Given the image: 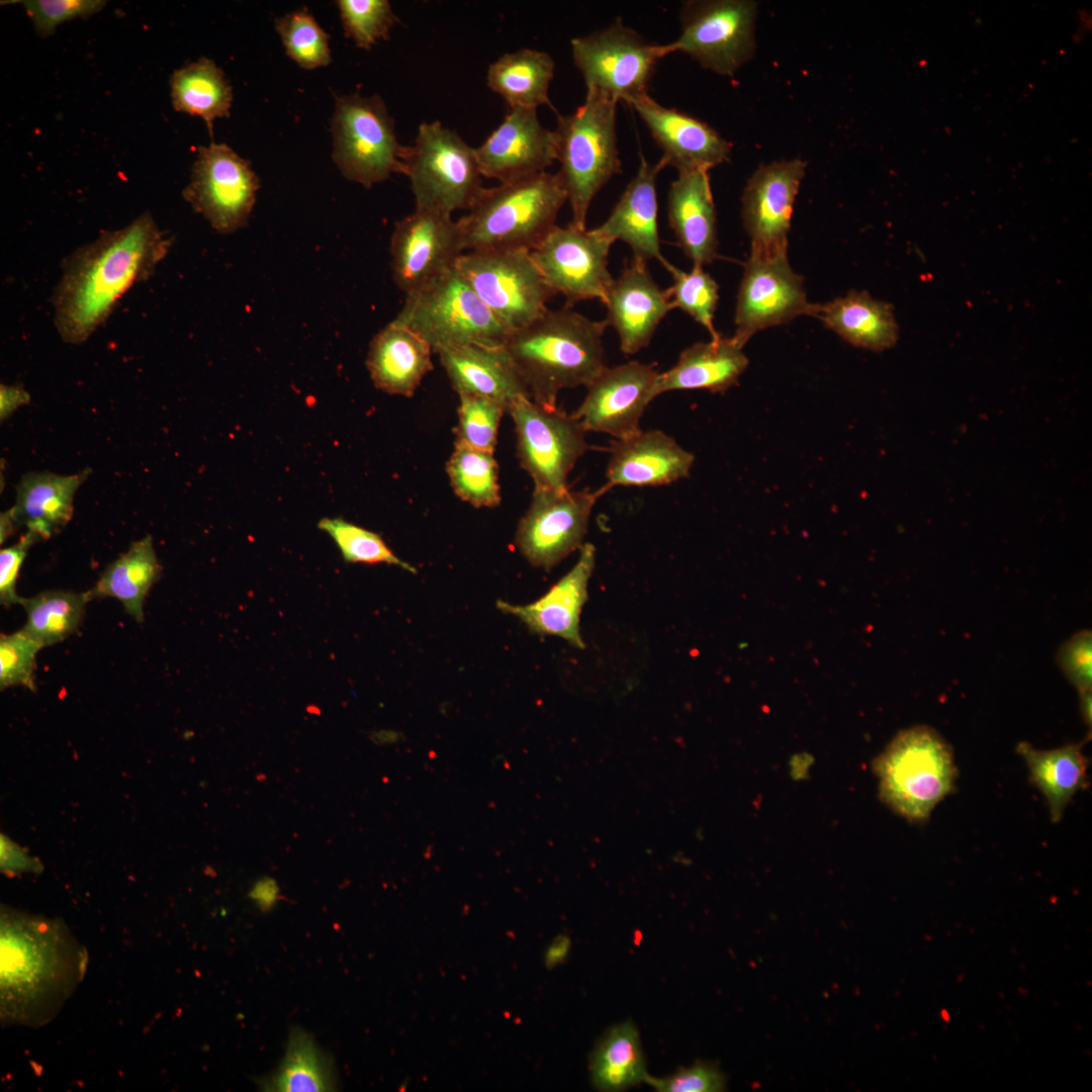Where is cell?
<instances>
[{"label":"cell","mask_w":1092,"mask_h":1092,"mask_svg":"<svg viewBox=\"0 0 1092 1092\" xmlns=\"http://www.w3.org/2000/svg\"><path fill=\"white\" fill-rule=\"evenodd\" d=\"M171 243L147 211L73 252L53 293L54 323L62 340L73 345L87 341L119 298L150 278Z\"/></svg>","instance_id":"1"},{"label":"cell","mask_w":1092,"mask_h":1092,"mask_svg":"<svg viewBox=\"0 0 1092 1092\" xmlns=\"http://www.w3.org/2000/svg\"><path fill=\"white\" fill-rule=\"evenodd\" d=\"M606 320L594 321L564 306L547 308L527 326L512 331L504 347L532 400L556 406L565 388L587 387L606 367Z\"/></svg>","instance_id":"2"},{"label":"cell","mask_w":1092,"mask_h":1092,"mask_svg":"<svg viewBox=\"0 0 1092 1092\" xmlns=\"http://www.w3.org/2000/svg\"><path fill=\"white\" fill-rule=\"evenodd\" d=\"M566 201L560 175L546 171L483 188L457 220L463 249L531 252L556 224Z\"/></svg>","instance_id":"3"},{"label":"cell","mask_w":1092,"mask_h":1092,"mask_svg":"<svg viewBox=\"0 0 1092 1092\" xmlns=\"http://www.w3.org/2000/svg\"><path fill=\"white\" fill-rule=\"evenodd\" d=\"M618 101L597 91H586L583 104L568 115H559L553 131L556 160L567 192L572 220L586 229V216L599 191L622 172L616 133Z\"/></svg>","instance_id":"4"},{"label":"cell","mask_w":1092,"mask_h":1092,"mask_svg":"<svg viewBox=\"0 0 1092 1092\" xmlns=\"http://www.w3.org/2000/svg\"><path fill=\"white\" fill-rule=\"evenodd\" d=\"M874 770L882 801L911 822L927 820L958 777L951 746L924 725L897 734L874 761Z\"/></svg>","instance_id":"5"},{"label":"cell","mask_w":1092,"mask_h":1092,"mask_svg":"<svg viewBox=\"0 0 1092 1092\" xmlns=\"http://www.w3.org/2000/svg\"><path fill=\"white\" fill-rule=\"evenodd\" d=\"M403 165L419 209L450 215L469 210L484 188L475 149L439 121L419 125Z\"/></svg>","instance_id":"6"},{"label":"cell","mask_w":1092,"mask_h":1092,"mask_svg":"<svg viewBox=\"0 0 1092 1092\" xmlns=\"http://www.w3.org/2000/svg\"><path fill=\"white\" fill-rule=\"evenodd\" d=\"M394 320L423 337L434 353L466 344L504 345L510 334L455 267L405 295Z\"/></svg>","instance_id":"7"},{"label":"cell","mask_w":1092,"mask_h":1092,"mask_svg":"<svg viewBox=\"0 0 1092 1092\" xmlns=\"http://www.w3.org/2000/svg\"><path fill=\"white\" fill-rule=\"evenodd\" d=\"M331 131L333 160L348 180L370 188L392 173L404 174L406 146L398 143L394 121L380 96L336 97Z\"/></svg>","instance_id":"8"},{"label":"cell","mask_w":1092,"mask_h":1092,"mask_svg":"<svg viewBox=\"0 0 1092 1092\" xmlns=\"http://www.w3.org/2000/svg\"><path fill=\"white\" fill-rule=\"evenodd\" d=\"M757 3L752 0H689L679 11L680 33L665 44L700 66L731 77L755 53Z\"/></svg>","instance_id":"9"},{"label":"cell","mask_w":1092,"mask_h":1092,"mask_svg":"<svg viewBox=\"0 0 1092 1092\" xmlns=\"http://www.w3.org/2000/svg\"><path fill=\"white\" fill-rule=\"evenodd\" d=\"M574 66L586 91H597L630 104L648 94V84L665 44L647 41L621 18L607 27L570 41Z\"/></svg>","instance_id":"10"},{"label":"cell","mask_w":1092,"mask_h":1092,"mask_svg":"<svg viewBox=\"0 0 1092 1092\" xmlns=\"http://www.w3.org/2000/svg\"><path fill=\"white\" fill-rule=\"evenodd\" d=\"M455 268L510 333L540 316L554 296L529 251H468Z\"/></svg>","instance_id":"11"},{"label":"cell","mask_w":1092,"mask_h":1092,"mask_svg":"<svg viewBox=\"0 0 1092 1092\" xmlns=\"http://www.w3.org/2000/svg\"><path fill=\"white\" fill-rule=\"evenodd\" d=\"M507 413L515 425L519 462L534 486L568 488L570 471L589 448L575 416L529 397L512 402Z\"/></svg>","instance_id":"12"},{"label":"cell","mask_w":1092,"mask_h":1092,"mask_svg":"<svg viewBox=\"0 0 1092 1092\" xmlns=\"http://www.w3.org/2000/svg\"><path fill=\"white\" fill-rule=\"evenodd\" d=\"M612 245L595 229L569 222L555 224L530 255L547 287L553 295L561 294L569 307L581 300L604 301L614 280L608 269Z\"/></svg>","instance_id":"13"},{"label":"cell","mask_w":1092,"mask_h":1092,"mask_svg":"<svg viewBox=\"0 0 1092 1092\" xmlns=\"http://www.w3.org/2000/svg\"><path fill=\"white\" fill-rule=\"evenodd\" d=\"M259 188L247 160L228 145L211 142L198 148L182 195L214 231L231 234L247 223Z\"/></svg>","instance_id":"14"},{"label":"cell","mask_w":1092,"mask_h":1092,"mask_svg":"<svg viewBox=\"0 0 1092 1092\" xmlns=\"http://www.w3.org/2000/svg\"><path fill=\"white\" fill-rule=\"evenodd\" d=\"M602 492L534 486L518 523L515 545L534 567L550 570L583 545L593 508Z\"/></svg>","instance_id":"15"},{"label":"cell","mask_w":1092,"mask_h":1092,"mask_svg":"<svg viewBox=\"0 0 1092 1092\" xmlns=\"http://www.w3.org/2000/svg\"><path fill=\"white\" fill-rule=\"evenodd\" d=\"M803 277L791 267L788 255L757 257L750 255L739 284L732 336L741 346L758 331L791 323L796 317L812 315Z\"/></svg>","instance_id":"16"},{"label":"cell","mask_w":1092,"mask_h":1092,"mask_svg":"<svg viewBox=\"0 0 1092 1092\" xmlns=\"http://www.w3.org/2000/svg\"><path fill=\"white\" fill-rule=\"evenodd\" d=\"M464 252L457 220L416 208L395 223L391 236L394 283L405 295L415 293L453 269Z\"/></svg>","instance_id":"17"},{"label":"cell","mask_w":1092,"mask_h":1092,"mask_svg":"<svg viewBox=\"0 0 1092 1092\" xmlns=\"http://www.w3.org/2000/svg\"><path fill=\"white\" fill-rule=\"evenodd\" d=\"M806 167L801 159L775 161L759 166L747 180L741 217L750 238V255H788L794 203Z\"/></svg>","instance_id":"18"},{"label":"cell","mask_w":1092,"mask_h":1092,"mask_svg":"<svg viewBox=\"0 0 1092 1092\" xmlns=\"http://www.w3.org/2000/svg\"><path fill=\"white\" fill-rule=\"evenodd\" d=\"M658 373L653 364L638 361L605 367L586 387V396L573 415L585 432L617 440L631 437L641 431V417L655 398Z\"/></svg>","instance_id":"19"},{"label":"cell","mask_w":1092,"mask_h":1092,"mask_svg":"<svg viewBox=\"0 0 1092 1092\" xmlns=\"http://www.w3.org/2000/svg\"><path fill=\"white\" fill-rule=\"evenodd\" d=\"M475 154L482 177L499 183L544 172L556 160L553 131L534 108H509Z\"/></svg>","instance_id":"20"},{"label":"cell","mask_w":1092,"mask_h":1092,"mask_svg":"<svg viewBox=\"0 0 1092 1092\" xmlns=\"http://www.w3.org/2000/svg\"><path fill=\"white\" fill-rule=\"evenodd\" d=\"M638 113L656 145L665 167L677 172L706 170L729 161L732 145L706 122L668 108L648 94L629 104Z\"/></svg>","instance_id":"21"},{"label":"cell","mask_w":1092,"mask_h":1092,"mask_svg":"<svg viewBox=\"0 0 1092 1092\" xmlns=\"http://www.w3.org/2000/svg\"><path fill=\"white\" fill-rule=\"evenodd\" d=\"M646 263L633 258L613 280L603 301L606 321L617 332L626 355L647 347L660 322L674 308L668 290L656 284Z\"/></svg>","instance_id":"22"},{"label":"cell","mask_w":1092,"mask_h":1092,"mask_svg":"<svg viewBox=\"0 0 1092 1092\" xmlns=\"http://www.w3.org/2000/svg\"><path fill=\"white\" fill-rule=\"evenodd\" d=\"M596 565V548L583 544L572 568L544 596L528 605H513L498 600L496 608L512 615L539 635L560 637L572 646L583 649L580 635V615L588 599V581Z\"/></svg>","instance_id":"23"},{"label":"cell","mask_w":1092,"mask_h":1092,"mask_svg":"<svg viewBox=\"0 0 1092 1092\" xmlns=\"http://www.w3.org/2000/svg\"><path fill=\"white\" fill-rule=\"evenodd\" d=\"M694 461L695 456L664 432L640 431L614 443L603 488L670 484L688 477Z\"/></svg>","instance_id":"24"},{"label":"cell","mask_w":1092,"mask_h":1092,"mask_svg":"<svg viewBox=\"0 0 1092 1092\" xmlns=\"http://www.w3.org/2000/svg\"><path fill=\"white\" fill-rule=\"evenodd\" d=\"M665 165L649 163L642 155L635 176L628 183L608 218L595 230L613 243L622 241L633 258L657 260L665 269L669 263L661 253L658 233L656 178Z\"/></svg>","instance_id":"25"},{"label":"cell","mask_w":1092,"mask_h":1092,"mask_svg":"<svg viewBox=\"0 0 1092 1092\" xmlns=\"http://www.w3.org/2000/svg\"><path fill=\"white\" fill-rule=\"evenodd\" d=\"M435 353L458 394L484 396L507 411L518 398H531L504 345L466 344Z\"/></svg>","instance_id":"26"},{"label":"cell","mask_w":1092,"mask_h":1092,"mask_svg":"<svg viewBox=\"0 0 1092 1092\" xmlns=\"http://www.w3.org/2000/svg\"><path fill=\"white\" fill-rule=\"evenodd\" d=\"M677 173L667 196L669 225L693 266L704 267L718 257L717 212L709 171Z\"/></svg>","instance_id":"27"},{"label":"cell","mask_w":1092,"mask_h":1092,"mask_svg":"<svg viewBox=\"0 0 1092 1092\" xmlns=\"http://www.w3.org/2000/svg\"><path fill=\"white\" fill-rule=\"evenodd\" d=\"M433 352L423 337L393 320L370 342L366 361L370 378L388 394L411 397L433 369Z\"/></svg>","instance_id":"28"},{"label":"cell","mask_w":1092,"mask_h":1092,"mask_svg":"<svg viewBox=\"0 0 1092 1092\" xmlns=\"http://www.w3.org/2000/svg\"><path fill=\"white\" fill-rule=\"evenodd\" d=\"M747 366L743 346L720 335L686 348L671 368L658 373L654 396L672 390L724 392L738 383Z\"/></svg>","instance_id":"29"},{"label":"cell","mask_w":1092,"mask_h":1092,"mask_svg":"<svg viewBox=\"0 0 1092 1092\" xmlns=\"http://www.w3.org/2000/svg\"><path fill=\"white\" fill-rule=\"evenodd\" d=\"M91 473L86 468L72 475L49 471L25 474L9 512L17 526L24 525L41 539L59 533L71 520L77 489Z\"/></svg>","instance_id":"30"},{"label":"cell","mask_w":1092,"mask_h":1092,"mask_svg":"<svg viewBox=\"0 0 1092 1092\" xmlns=\"http://www.w3.org/2000/svg\"><path fill=\"white\" fill-rule=\"evenodd\" d=\"M812 316L845 342L871 351L896 345L898 325L890 303L873 298L867 291L850 290L824 304H814Z\"/></svg>","instance_id":"31"},{"label":"cell","mask_w":1092,"mask_h":1092,"mask_svg":"<svg viewBox=\"0 0 1092 1092\" xmlns=\"http://www.w3.org/2000/svg\"><path fill=\"white\" fill-rule=\"evenodd\" d=\"M1016 750L1026 762L1030 782L1045 798L1052 821L1059 822L1075 794L1088 786V758L1082 743L1038 750L1020 742Z\"/></svg>","instance_id":"32"},{"label":"cell","mask_w":1092,"mask_h":1092,"mask_svg":"<svg viewBox=\"0 0 1092 1092\" xmlns=\"http://www.w3.org/2000/svg\"><path fill=\"white\" fill-rule=\"evenodd\" d=\"M552 57L541 51L521 49L507 53L493 62L487 71V86L498 94L509 108L552 106L550 83L554 76Z\"/></svg>","instance_id":"33"},{"label":"cell","mask_w":1092,"mask_h":1092,"mask_svg":"<svg viewBox=\"0 0 1092 1092\" xmlns=\"http://www.w3.org/2000/svg\"><path fill=\"white\" fill-rule=\"evenodd\" d=\"M161 565L150 535L131 544L129 549L103 571L95 586L88 592L95 598H114L120 601L128 615L138 623L144 622V602L159 579Z\"/></svg>","instance_id":"34"},{"label":"cell","mask_w":1092,"mask_h":1092,"mask_svg":"<svg viewBox=\"0 0 1092 1092\" xmlns=\"http://www.w3.org/2000/svg\"><path fill=\"white\" fill-rule=\"evenodd\" d=\"M170 88L173 108L201 117L211 136L214 120L230 115L233 89L212 60L200 58L175 70Z\"/></svg>","instance_id":"35"},{"label":"cell","mask_w":1092,"mask_h":1092,"mask_svg":"<svg viewBox=\"0 0 1092 1092\" xmlns=\"http://www.w3.org/2000/svg\"><path fill=\"white\" fill-rule=\"evenodd\" d=\"M590 1076L601 1091H621L647 1077L636 1026L624 1022L612 1027L590 1057Z\"/></svg>","instance_id":"36"},{"label":"cell","mask_w":1092,"mask_h":1092,"mask_svg":"<svg viewBox=\"0 0 1092 1092\" xmlns=\"http://www.w3.org/2000/svg\"><path fill=\"white\" fill-rule=\"evenodd\" d=\"M334 1073L329 1058L312 1036L298 1026L290 1029L287 1049L277 1071L263 1083L266 1091H332Z\"/></svg>","instance_id":"37"},{"label":"cell","mask_w":1092,"mask_h":1092,"mask_svg":"<svg viewBox=\"0 0 1092 1092\" xmlns=\"http://www.w3.org/2000/svg\"><path fill=\"white\" fill-rule=\"evenodd\" d=\"M91 601L87 593L47 590L21 598L27 621L21 629L42 647L59 643L76 631Z\"/></svg>","instance_id":"38"},{"label":"cell","mask_w":1092,"mask_h":1092,"mask_svg":"<svg viewBox=\"0 0 1092 1092\" xmlns=\"http://www.w3.org/2000/svg\"><path fill=\"white\" fill-rule=\"evenodd\" d=\"M446 472L456 495L475 508H494L500 503L498 466L493 453L455 442Z\"/></svg>","instance_id":"39"},{"label":"cell","mask_w":1092,"mask_h":1092,"mask_svg":"<svg viewBox=\"0 0 1092 1092\" xmlns=\"http://www.w3.org/2000/svg\"><path fill=\"white\" fill-rule=\"evenodd\" d=\"M666 270L673 279L667 290L674 308L691 315L710 333L711 338L720 336L714 327L719 300V285L715 279L701 266H693L687 272L671 264Z\"/></svg>","instance_id":"40"},{"label":"cell","mask_w":1092,"mask_h":1092,"mask_svg":"<svg viewBox=\"0 0 1092 1092\" xmlns=\"http://www.w3.org/2000/svg\"><path fill=\"white\" fill-rule=\"evenodd\" d=\"M318 529L328 533L338 546L345 561L350 563H387L417 573L410 563L396 556L381 536L342 518H324Z\"/></svg>","instance_id":"41"},{"label":"cell","mask_w":1092,"mask_h":1092,"mask_svg":"<svg viewBox=\"0 0 1092 1092\" xmlns=\"http://www.w3.org/2000/svg\"><path fill=\"white\" fill-rule=\"evenodd\" d=\"M275 28L287 56L302 69L312 70L330 63L329 36L306 8L278 18Z\"/></svg>","instance_id":"42"},{"label":"cell","mask_w":1092,"mask_h":1092,"mask_svg":"<svg viewBox=\"0 0 1092 1092\" xmlns=\"http://www.w3.org/2000/svg\"><path fill=\"white\" fill-rule=\"evenodd\" d=\"M459 395L456 440L473 449L494 452L497 431L506 407L499 402L476 394Z\"/></svg>","instance_id":"43"},{"label":"cell","mask_w":1092,"mask_h":1092,"mask_svg":"<svg viewBox=\"0 0 1092 1092\" xmlns=\"http://www.w3.org/2000/svg\"><path fill=\"white\" fill-rule=\"evenodd\" d=\"M337 3L346 36L364 50L371 49L379 39H387L397 21L386 0H339Z\"/></svg>","instance_id":"44"},{"label":"cell","mask_w":1092,"mask_h":1092,"mask_svg":"<svg viewBox=\"0 0 1092 1092\" xmlns=\"http://www.w3.org/2000/svg\"><path fill=\"white\" fill-rule=\"evenodd\" d=\"M42 646L19 630L0 637V687L24 686L35 691L36 653Z\"/></svg>","instance_id":"45"},{"label":"cell","mask_w":1092,"mask_h":1092,"mask_svg":"<svg viewBox=\"0 0 1092 1092\" xmlns=\"http://www.w3.org/2000/svg\"><path fill=\"white\" fill-rule=\"evenodd\" d=\"M37 34L47 37L58 25L75 18H87L106 4L101 0H26L21 1Z\"/></svg>","instance_id":"46"},{"label":"cell","mask_w":1092,"mask_h":1092,"mask_svg":"<svg viewBox=\"0 0 1092 1092\" xmlns=\"http://www.w3.org/2000/svg\"><path fill=\"white\" fill-rule=\"evenodd\" d=\"M645 1082L661 1092H717L724 1090L726 1078L718 1066L697 1062L664 1078L647 1075Z\"/></svg>","instance_id":"47"},{"label":"cell","mask_w":1092,"mask_h":1092,"mask_svg":"<svg viewBox=\"0 0 1092 1092\" xmlns=\"http://www.w3.org/2000/svg\"><path fill=\"white\" fill-rule=\"evenodd\" d=\"M1057 661L1066 677L1078 689V691L1091 689V631H1080L1067 640L1058 651Z\"/></svg>","instance_id":"48"},{"label":"cell","mask_w":1092,"mask_h":1092,"mask_svg":"<svg viewBox=\"0 0 1092 1092\" xmlns=\"http://www.w3.org/2000/svg\"><path fill=\"white\" fill-rule=\"evenodd\" d=\"M41 538L31 531L21 536L12 546L0 551V602L4 607L20 604L15 585L21 564L29 548Z\"/></svg>","instance_id":"49"},{"label":"cell","mask_w":1092,"mask_h":1092,"mask_svg":"<svg viewBox=\"0 0 1092 1092\" xmlns=\"http://www.w3.org/2000/svg\"><path fill=\"white\" fill-rule=\"evenodd\" d=\"M280 889L277 882L270 877L259 879L249 892V897L256 902L262 911L270 910L279 899Z\"/></svg>","instance_id":"50"},{"label":"cell","mask_w":1092,"mask_h":1092,"mask_svg":"<svg viewBox=\"0 0 1092 1092\" xmlns=\"http://www.w3.org/2000/svg\"><path fill=\"white\" fill-rule=\"evenodd\" d=\"M29 402V394L20 386L1 384L0 418L7 419L16 408Z\"/></svg>","instance_id":"51"},{"label":"cell","mask_w":1092,"mask_h":1092,"mask_svg":"<svg viewBox=\"0 0 1092 1092\" xmlns=\"http://www.w3.org/2000/svg\"><path fill=\"white\" fill-rule=\"evenodd\" d=\"M570 948V939L567 935H558L552 940L545 952V965L551 969L561 964L567 957Z\"/></svg>","instance_id":"52"},{"label":"cell","mask_w":1092,"mask_h":1092,"mask_svg":"<svg viewBox=\"0 0 1092 1092\" xmlns=\"http://www.w3.org/2000/svg\"><path fill=\"white\" fill-rule=\"evenodd\" d=\"M18 526L12 518L9 510L1 514L0 518V536L1 543H3L10 535H12Z\"/></svg>","instance_id":"53"},{"label":"cell","mask_w":1092,"mask_h":1092,"mask_svg":"<svg viewBox=\"0 0 1092 1092\" xmlns=\"http://www.w3.org/2000/svg\"><path fill=\"white\" fill-rule=\"evenodd\" d=\"M1080 708L1082 717L1089 727L1091 726V689L1079 691Z\"/></svg>","instance_id":"54"}]
</instances>
